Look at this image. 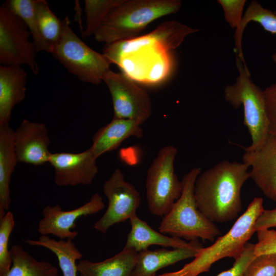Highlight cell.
<instances>
[{
  "label": "cell",
  "mask_w": 276,
  "mask_h": 276,
  "mask_svg": "<svg viewBox=\"0 0 276 276\" xmlns=\"http://www.w3.org/2000/svg\"><path fill=\"white\" fill-rule=\"evenodd\" d=\"M177 152L171 145L163 147L147 170V201L149 211L154 215L163 217L167 214L181 194V181L174 169Z\"/></svg>",
  "instance_id": "cell-8"
},
{
  "label": "cell",
  "mask_w": 276,
  "mask_h": 276,
  "mask_svg": "<svg viewBox=\"0 0 276 276\" xmlns=\"http://www.w3.org/2000/svg\"><path fill=\"white\" fill-rule=\"evenodd\" d=\"M129 220L131 228L127 235L125 248H132L139 252L153 245L177 248L187 247L190 244V241L187 242L179 238L167 237L155 231L136 214Z\"/></svg>",
  "instance_id": "cell-21"
},
{
  "label": "cell",
  "mask_w": 276,
  "mask_h": 276,
  "mask_svg": "<svg viewBox=\"0 0 276 276\" xmlns=\"http://www.w3.org/2000/svg\"><path fill=\"white\" fill-rule=\"evenodd\" d=\"M202 247V244L198 240H195L190 241V245L186 247L141 251L137 254L131 276H154L156 272L163 268L186 259L194 258Z\"/></svg>",
  "instance_id": "cell-16"
},
{
  "label": "cell",
  "mask_w": 276,
  "mask_h": 276,
  "mask_svg": "<svg viewBox=\"0 0 276 276\" xmlns=\"http://www.w3.org/2000/svg\"><path fill=\"white\" fill-rule=\"evenodd\" d=\"M236 66L239 76L233 84L225 87L224 99L235 108L243 107V123L251 139L246 148L253 149L260 146L269 133L263 90L251 81L245 63L237 56Z\"/></svg>",
  "instance_id": "cell-6"
},
{
  "label": "cell",
  "mask_w": 276,
  "mask_h": 276,
  "mask_svg": "<svg viewBox=\"0 0 276 276\" xmlns=\"http://www.w3.org/2000/svg\"><path fill=\"white\" fill-rule=\"evenodd\" d=\"M244 276H276V255L256 256Z\"/></svg>",
  "instance_id": "cell-29"
},
{
  "label": "cell",
  "mask_w": 276,
  "mask_h": 276,
  "mask_svg": "<svg viewBox=\"0 0 276 276\" xmlns=\"http://www.w3.org/2000/svg\"><path fill=\"white\" fill-rule=\"evenodd\" d=\"M269 132L276 134V83L263 90Z\"/></svg>",
  "instance_id": "cell-33"
},
{
  "label": "cell",
  "mask_w": 276,
  "mask_h": 276,
  "mask_svg": "<svg viewBox=\"0 0 276 276\" xmlns=\"http://www.w3.org/2000/svg\"><path fill=\"white\" fill-rule=\"evenodd\" d=\"M243 162L250 168V178L268 198L276 201V134L269 132L258 147H244Z\"/></svg>",
  "instance_id": "cell-14"
},
{
  "label": "cell",
  "mask_w": 276,
  "mask_h": 276,
  "mask_svg": "<svg viewBox=\"0 0 276 276\" xmlns=\"http://www.w3.org/2000/svg\"><path fill=\"white\" fill-rule=\"evenodd\" d=\"M35 6L41 34L52 47L60 38L62 21L51 10L46 1L35 0Z\"/></svg>",
  "instance_id": "cell-26"
},
{
  "label": "cell",
  "mask_w": 276,
  "mask_h": 276,
  "mask_svg": "<svg viewBox=\"0 0 276 276\" xmlns=\"http://www.w3.org/2000/svg\"><path fill=\"white\" fill-rule=\"evenodd\" d=\"M31 33L24 20L5 4L0 8V63L4 66L27 65L39 73L36 50L29 39Z\"/></svg>",
  "instance_id": "cell-9"
},
{
  "label": "cell",
  "mask_w": 276,
  "mask_h": 276,
  "mask_svg": "<svg viewBox=\"0 0 276 276\" xmlns=\"http://www.w3.org/2000/svg\"><path fill=\"white\" fill-rule=\"evenodd\" d=\"M15 130L9 124L0 125V219L11 204V177L18 162L14 142Z\"/></svg>",
  "instance_id": "cell-19"
},
{
  "label": "cell",
  "mask_w": 276,
  "mask_h": 276,
  "mask_svg": "<svg viewBox=\"0 0 276 276\" xmlns=\"http://www.w3.org/2000/svg\"><path fill=\"white\" fill-rule=\"evenodd\" d=\"M103 192L108 200V206L94 228L105 234L114 224L130 219L136 215L141 202L140 194L135 187L124 179L119 169L114 170L105 181Z\"/></svg>",
  "instance_id": "cell-11"
},
{
  "label": "cell",
  "mask_w": 276,
  "mask_h": 276,
  "mask_svg": "<svg viewBox=\"0 0 276 276\" xmlns=\"http://www.w3.org/2000/svg\"><path fill=\"white\" fill-rule=\"evenodd\" d=\"M201 172V168L194 167L182 177L181 194L170 211L163 217L158 227L162 234L190 241L198 238L203 241H213L221 234L215 223L198 208L194 187Z\"/></svg>",
  "instance_id": "cell-5"
},
{
  "label": "cell",
  "mask_w": 276,
  "mask_h": 276,
  "mask_svg": "<svg viewBox=\"0 0 276 276\" xmlns=\"http://www.w3.org/2000/svg\"><path fill=\"white\" fill-rule=\"evenodd\" d=\"M5 4L25 22L36 52L50 53L51 46L44 39L39 29L35 11V0H10Z\"/></svg>",
  "instance_id": "cell-25"
},
{
  "label": "cell",
  "mask_w": 276,
  "mask_h": 276,
  "mask_svg": "<svg viewBox=\"0 0 276 276\" xmlns=\"http://www.w3.org/2000/svg\"><path fill=\"white\" fill-rule=\"evenodd\" d=\"M62 21L59 41L51 47L50 54L70 73L80 81L98 85L103 81L110 63L103 54L87 46L70 27L66 16Z\"/></svg>",
  "instance_id": "cell-7"
},
{
  "label": "cell",
  "mask_w": 276,
  "mask_h": 276,
  "mask_svg": "<svg viewBox=\"0 0 276 276\" xmlns=\"http://www.w3.org/2000/svg\"><path fill=\"white\" fill-rule=\"evenodd\" d=\"M102 197L97 193L89 200L70 211H63L59 204L47 205L42 211V218L38 224L41 235H52L60 240H73L78 233L72 231L76 227V221L80 217L97 213L104 208Z\"/></svg>",
  "instance_id": "cell-12"
},
{
  "label": "cell",
  "mask_w": 276,
  "mask_h": 276,
  "mask_svg": "<svg viewBox=\"0 0 276 276\" xmlns=\"http://www.w3.org/2000/svg\"><path fill=\"white\" fill-rule=\"evenodd\" d=\"M258 242L254 244L255 256L263 255H276V231L263 229L256 231Z\"/></svg>",
  "instance_id": "cell-31"
},
{
  "label": "cell",
  "mask_w": 276,
  "mask_h": 276,
  "mask_svg": "<svg viewBox=\"0 0 276 276\" xmlns=\"http://www.w3.org/2000/svg\"><path fill=\"white\" fill-rule=\"evenodd\" d=\"M123 0H85L86 27L82 36L87 37L94 35L111 10Z\"/></svg>",
  "instance_id": "cell-27"
},
{
  "label": "cell",
  "mask_w": 276,
  "mask_h": 276,
  "mask_svg": "<svg viewBox=\"0 0 276 276\" xmlns=\"http://www.w3.org/2000/svg\"><path fill=\"white\" fill-rule=\"evenodd\" d=\"M12 265L3 276H58V269L47 261H39L24 250L20 245L10 249Z\"/></svg>",
  "instance_id": "cell-23"
},
{
  "label": "cell",
  "mask_w": 276,
  "mask_h": 276,
  "mask_svg": "<svg viewBox=\"0 0 276 276\" xmlns=\"http://www.w3.org/2000/svg\"><path fill=\"white\" fill-rule=\"evenodd\" d=\"M199 31L175 20L167 21L145 35L105 44L103 54L135 81L157 83L171 72V51L188 35Z\"/></svg>",
  "instance_id": "cell-1"
},
{
  "label": "cell",
  "mask_w": 276,
  "mask_h": 276,
  "mask_svg": "<svg viewBox=\"0 0 276 276\" xmlns=\"http://www.w3.org/2000/svg\"><path fill=\"white\" fill-rule=\"evenodd\" d=\"M221 6L224 19L232 28L238 32L240 28L243 18V11L246 0H217Z\"/></svg>",
  "instance_id": "cell-30"
},
{
  "label": "cell",
  "mask_w": 276,
  "mask_h": 276,
  "mask_svg": "<svg viewBox=\"0 0 276 276\" xmlns=\"http://www.w3.org/2000/svg\"><path fill=\"white\" fill-rule=\"evenodd\" d=\"M111 95L113 117L136 121L141 125L151 116L152 103L147 91L124 73L108 70L103 78Z\"/></svg>",
  "instance_id": "cell-10"
},
{
  "label": "cell",
  "mask_w": 276,
  "mask_h": 276,
  "mask_svg": "<svg viewBox=\"0 0 276 276\" xmlns=\"http://www.w3.org/2000/svg\"><path fill=\"white\" fill-rule=\"evenodd\" d=\"M276 227V209L264 210L257 219L255 224L256 231Z\"/></svg>",
  "instance_id": "cell-34"
},
{
  "label": "cell",
  "mask_w": 276,
  "mask_h": 276,
  "mask_svg": "<svg viewBox=\"0 0 276 276\" xmlns=\"http://www.w3.org/2000/svg\"><path fill=\"white\" fill-rule=\"evenodd\" d=\"M141 125L134 121L113 117L109 123L99 129L93 135L89 148L97 159L103 154L116 150L130 137H142L143 130Z\"/></svg>",
  "instance_id": "cell-18"
},
{
  "label": "cell",
  "mask_w": 276,
  "mask_h": 276,
  "mask_svg": "<svg viewBox=\"0 0 276 276\" xmlns=\"http://www.w3.org/2000/svg\"><path fill=\"white\" fill-rule=\"evenodd\" d=\"M264 210L263 199L254 198L225 235L218 237L212 245L199 249L194 259L181 269L158 276H198L208 271L214 263L221 259L228 257L236 260L256 232V221Z\"/></svg>",
  "instance_id": "cell-4"
},
{
  "label": "cell",
  "mask_w": 276,
  "mask_h": 276,
  "mask_svg": "<svg viewBox=\"0 0 276 276\" xmlns=\"http://www.w3.org/2000/svg\"><path fill=\"white\" fill-rule=\"evenodd\" d=\"M14 225V216L11 212H7L0 219V276L5 274L12 265L8 242Z\"/></svg>",
  "instance_id": "cell-28"
},
{
  "label": "cell",
  "mask_w": 276,
  "mask_h": 276,
  "mask_svg": "<svg viewBox=\"0 0 276 276\" xmlns=\"http://www.w3.org/2000/svg\"><path fill=\"white\" fill-rule=\"evenodd\" d=\"M254 248V244L247 243L241 255L235 260L233 266L217 276H244L248 265L256 257Z\"/></svg>",
  "instance_id": "cell-32"
},
{
  "label": "cell",
  "mask_w": 276,
  "mask_h": 276,
  "mask_svg": "<svg viewBox=\"0 0 276 276\" xmlns=\"http://www.w3.org/2000/svg\"><path fill=\"white\" fill-rule=\"evenodd\" d=\"M27 74L21 66H0V125L9 124L13 108L26 97Z\"/></svg>",
  "instance_id": "cell-17"
},
{
  "label": "cell",
  "mask_w": 276,
  "mask_h": 276,
  "mask_svg": "<svg viewBox=\"0 0 276 276\" xmlns=\"http://www.w3.org/2000/svg\"><path fill=\"white\" fill-rule=\"evenodd\" d=\"M252 21L259 24L265 30L276 34V14L263 7L258 1H252L243 15L239 30L234 34L236 55L243 62L245 60L242 47L243 33L247 24ZM272 58L276 63V53L272 55Z\"/></svg>",
  "instance_id": "cell-24"
},
{
  "label": "cell",
  "mask_w": 276,
  "mask_h": 276,
  "mask_svg": "<svg viewBox=\"0 0 276 276\" xmlns=\"http://www.w3.org/2000/svg\"><path fill=\"white\" fill-rule=\"evenodd\" d=\"M181 6L179 0H123L108 13L94 36L105 44L133 39L152 21L177 12Z\"/></svg>",
  "instance_id": "cell-3"
},
{
  "label": "cell",
  "mask_w": 276,
  "mask_h": 276,
  "mask_svg": "<svg viewBox=\"0 0 276 276\" xmlns=\"http://www.w3.org/2000/svg\"><path fill=\"white\" fill-rule=\"evenodd\" d=\"M243 162L221 161L198 176L194 196L198 209L213 222L236 219L242 210L241 189L250 178Z\"/></svg>",
  "instance_id": "cell-2"
},
{
  "label": "cell",
  "mask_w": 276,
  "mask_h": 276,
  "mask_svg": "<svg viewBox=\"0 0 276 276\" xmlns=\"http://www.w3.org/2000/svg\"><path fill=\"white\" fill-rule=\"evenodd\" d=\"M137 254L134 249L124 247L115 256L102 261L80 260L78 272L80 276H131Z\"/></svg>",
  "instance_id": "cell-20"
},
{
  "label": "cell",
  "mask_w": 276,
  "mask_h": 276,
  "mask_svg": "<svg viewBox=\"0 0 276 276\" xmlns=\"http://www.w3.org/2000/svg\"><path fill=\"white\" fill-rule=\"evenodd\" d=\"M14 142L19 162L36 166L49 163L50 140L45 124L24 120L15 130Z\"/></svg>",
  "instance_id": "cell-15"
},
{
  "label": "cell",
  "mask_w": 276,
  "mask_h": 276,
  "mask_svg": "<svg viewBox=\"0 0 276 276\" xmlns=\"http://www.w3.org/2000/svg\"><path fill=\"white\" fill-rule=\"evenodd\" d=\"M96 157L90 148L79 153H51L49 163L54 169V182L58 186L88 185L98 172Z\"/></svg>",
  "instance_id": "cell-13"
},
{
  "label": "cell",
  "mask_w": 276,
  "mask_h": 276,
  "mask_svg": "<svg viewBox=\"0 0 276 276\" xmlns=\"http://www.w3.org/2000/svg\"><path fill=\"white\" fill-rule=\"evenodd\" d=\"M24 242L30 246H41L52 251L57 257L62 276H77L76 261L82 255L72 240H59L41 235L37 240L26 239Z\"/></svg>",
  "instance_id": "cell-22"
}]
</instances>
